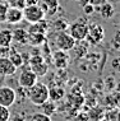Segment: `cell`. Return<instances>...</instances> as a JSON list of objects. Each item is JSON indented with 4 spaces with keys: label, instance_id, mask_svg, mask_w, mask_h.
<instances>
[{
    "label": "cell",
    "instance_id": "cell-11",
    "mask_svg": "<svg viewBox=\"0 0 120 121\" xmlns=\"http://www.w3.org/2000/svg\"><path fill=\"white\" fill-rule=\"evenodd\" d=\"M95 10L98 12L100 15H101L103 19H110V18L114 17V14H115V6L112 5L111 3L106 1L101 5L95 6Z\"/></svg>",
    "mask_w": 120,
    "mask_h": 121
},
{
    "label": "cell",
    "instance_id": "cell-1",
    "mask_svg": "<svg viewBox=\"0 0 120 121\" xmlns=\"http://www.w3.org/2000/svg\"><path fill=\"white\" fill-rule=\"evenodd\" d=\"M26 94L32 104L40 106L49 99V87L45 83L36 82L32 87L26 89Z\"/></svg>",
    "mask_w": 120,
    "mask_h": 121
},
{
    "label": "cell",
    "instance_id": "cell-28",
    "mask_svg": "<svg viewBox=\"0 0 120 121\" xmlns=\"http://www.w3.org/2000/svg\"><path fill=\"white\" fill-rule=\"evenodd\" d=\"M10 120H12V121H27L23 113H15L13 117L10 116Z\"/></svg>",
    "mask_w": 120,
    "mask_h": 121
},
{
    "label": "cell",
    "instance_id": "cell-22",
    "mask_svg": "<svg viewBox=\"0 0 120 121\" xmlns=\"http://www.w3.org/2000/svg\"><path fill=\"white\" fill-rule=\"evenodd\" d=\"M28 121H51V117L44 115L42 112H36L33 115H31Z\"/></svg>",
    "mask_w": 120,
    "mask_h": 121
},
{
    "label": "cell",
    "instance_id": "cell-23",
    "mask_svg": "<svg viewBox=\"0 0 120 121\" xmlns=\"http://www.w3.org/2000/svg\"><path fill=\"white\" fill-rule=\"evenodd\" d=\"M10 111H9V107L1 106L0 104V121H8L10 119Z\"/></svg>",
    "mask_w": 120,
    "mask_h": 121
},
{
    "label": "cell",
    "instance_id": "cell-26",
    "mask_svg": "<svg viewBox=\"0 0 120 121\" xmlns=\"http://www.w3.org/2000/svg\"><path fill=\"white\" fill-rule=\"evenodd\" d=\"M6 9H8V4H6V3H4V1H0V23L5 22Z\"/></svg>",
    "mask_w": 120,
    "mask_h": 121
},
{
    "label": "cell",
    "instance_id": "cell-4",
    "mask_svg": "<svg viewBox=\"0 0 120 121\" xmlns=\"http://www.w3.org/2000/svg\"><path fill=\"white\" fill-rule=\"evenodd\" d=\"M23 19L28 23H36L42 19H45V14L40 8V5H28L23 9Z\"/></svg>",
    "mask_w": 120,
    "mask_h": 121
},
{
    "label": "cell",
    "instance_id": "cell-21",
    "mask_svg": "<svg viewBox=\"0 0 120 121\" xmlns=\"http://www.w3.org/2000/svg\"><path fill=\"white\" fill-rule=\"evenodd\" d=\"M69 24H70V23L67 21L65 18L59 17L58 19H55V21H54L53 28H54L56 32H60V31H68V28H69Z\"/></svg>",
    "mask_w": 120,
    "mask_h": 121
},
{
    "label": "cell",
    "instance_id": "cell-33",
    "mask_svg": "<svg viewBox=\"0 0 120 121\" xmlns=\"http://www.w3.org/2000/svg\"><path fill=\"white\" fill-rule=\"evenodd\" d=\"M4 3H6V4H8V6H12V5L15 3V0H4Z\"/></svg>",
    "mask_w": 120,
    "mask_h": 121
},
{
    "label": "cell",
    "instance_id": "cell-5",
    "mask_svg": "<svg viewBox=\"0 0 120 121\" xmlns=\"http://www.w3.org/2000/svg\"><path fill=\"white\" fill-rule=\"evenodd\" d=\"M17 101V92L9 86L0 87V104L5 107H12Z\"/></svg>",
    "mask_w": 120,
    "mask_h": 121
},
{
    "label": "cell",
    "instance_id": "cell-25",
    "mask_svg": "<svg viewBox=\"0 0 120 121\" xmlns=\"http://www.w3.org/2000/svg\"><path fill=\"white\" fill-rule=\"evenodd\" d=\"M95 5H92L91 3H87L86 5H83V13L86 17H89V15H92L93 13H95Z\"/></svg>",
    "mask_w": 120,
    "mask_h": 121
},
{
    "label": "cell",
    "instance_id": "cell-14",
    "mask_svg": "<svg viewBox=\"0 0 120 121\" xmlns=\"http://www.w3.org/2000/svg\"><path fill=\"white\" fill-rule=\"evenodd\" d=\"M40 108H41L40 112H42L44 115L51 117L55 112H56V104H55V102H53V101L47 99L46 102H44L42 104H40Z\"/></svg>",
    "mask_w": 120,
    "mask_h": 121
},
{
    "label": "cell",
    "instance_id": "cell-13",
    "mask_svg": "<svg viewBox=\"0 0 120 121\" xmlns=\"http://www.w3.org/2000/svg\"><path fill=\"white\" fill-rule=\"evenodd\" d=\"M49 23L45 19H42L40 22H36V23H32V26L30 27L28 29V33H35V32H37V33H45L46 35L47 29H49Z\"/></svg>",
    "mask_w": 120,
    "mask_h": 121
},
{
    "label": "cell",
    "instance_id": "cell-16",
    "mask_svg": "<svg viewBox=\"0 0 120 121\" xmlns=\"http://www.w3.org/2000/svg\"><path fill=\"white\" fill-rule=\"evenodd\" d=\"M31 70L36 74V77H45L49 71V65L42 61V63H38V64H35V65H31Z\"/></svg>",
    "mask_w": 120,
    "mask_h": 121
},
{
    "label": "cell",
    "instance_id": "cell-3",
    "mask_svg": "<svg viewBox=\"0 0 120 121\" xmlns=\"http://www.w3.org/2000/svg\"><path fill=\"white\" fill-rule=\"evenodd\" d=\"M54 42H55V46L58 47V50L69 51V50H72V48H74L77 41L68 33V31H60V32L55 31Z\"/></svg>",
    "mask_w": 120,
    "mask_h": 121
},
{
    "label": "cell",
    "instance_id": "cell-34",
    "mask_svg": "<svg viewBox=\"0 0 120 121\" xmlns=\"http://www.w3.org/2000/svg\"><path fill=\"white\" fill-rule=\"evenodd\" d=\"M8 121H12V120H10V119H9V120H8Z\"/></svg>",
    "mask_w": 120,
    "mask_h": 121
},
{
    "label": "cell",
    "instance_id": "cell-31",
    "mask_svg": "<svg viewBox=\"0 0 120 121\" xmlns=\"http://www.w3.org/2000/svg\"><path fill=\"white\" fill-rule=\"evenodd\" d=\"M118 40H119V35L116 33L115 38H114V47H115V48H119V42H118Z\"/></svg>",
    "mask_w": 120,
    "mask_h": 121
},
{
    "label": "cell",
    "instance_id": "cell-7",
    "mask_svg": "<svg viewBox=\"0 0 120 121\" xmlns=\"http://www.w3.org/2000/svg\"><path fill=\"white\" fill-rule=\"evenodd\" d=\"M36 82H37V77H36V74L31 70V68L30 69L22 70V73L19 74L18 84H19V87L24 88V89H28V88L32 87Z\"/></svg>",
    "mask_w": 120,
    "mask_h": 121
},
{
    "label": "cell",
    "instance_id": "cell-20",
    "mask_svg": "<svg viewBox=\"0 0 120 121\" xmlns=\"http://www.w3.org/2000/svg\"><path fill=\"white\" fill-rule=\"evenodd\" d=\"M9 60L12 61L13 64H14V66L18 68L19 66H22V65H23V60H22V54H19V52H17L14 50V48H10V50H9Z\"/></svg>",
    "mask_w": 120,
    "mask_h": 121
},
{
    "label": "cell",
    "instance_id": "cell-19",
    "mask_svg": "<svg viewBox=\"0 0 120 121\" xmlns=\"http://www.w3.org/2000/svg\"><path fill=\"white\" fill-rule=\"evenodd\" d=\"M12 31L9 29H0V46H10L12 45Z\"/></svg>",
    "mask_w": 120,
    "mask_h": 121
},
{
    "label": "cell",
    "instance_id": "cell-8",
    "mask_svg": "<svg viewBox=\"0 0 120 121\" xmlns=\"http://www.w3.org/2000/svg\"><path fill=\"white\" fill-rule=\"evenodd\" d=\"M23 21V10L15 6H8L5 14V22L8 24H18Z\"/></svg>",
    "mask_w": 120,
    "mask_h": 121
},
{
    "label": "cell",
    "instance_id": "cell-32",
    "mask_svg": "<svg viewBox=\"0 0 120 121\" xmlns=\"http://www.w3.org/2000/svg\"><path fill=\"white\" fill-rule=\"evenodd\" d=\"M112 66H114L115 69H118V66H119V59H115V60L112 61Z\"/></svg>",
    "mask_w": 120,
    "mask_h": 121
},
{
    "label": "cell",
    "instance_id": "cell-10",
    "mask_svg": "<svg viewBox=\"0 0 120 121\" xmlns=\"http://www.w3.org/2000/svg\"><path fill=\"white\" fill-rule=\"evenodd\" d=\"M15 71H17V68L9 60V57H6V56L0 57V74L9 77V75L15 74Z\"/></svg>",
    "mask_w": 120,
    "mask_h": 121
},
{
    "label": "cell",
    "instance_id": "cell-17",
    "mask_svg": "<svg viewBox=\"0 0 120 121\" xmlns=\"http://www.w3.org/2000/svg\"><path fill=\"white\" fill-rule=\"evenodd\" d=\"M46 41V35L45 33H28V43H32L35 46H40L41 43Z\"/></svg>",
    "mask_w": 120,
    "mask_h": 121
},
{
    "label": "cell",
    "instance_id": "cell-2",
    "mask_svg": "<svg viewBox=\"0 0 120 121\" xmlns=\"http://www.w3.org/2000/svg\"><path fill=\"white\" fill-rule=\"evenodd\" d=\"M68 33H69L76 41H83L86 40L87 32H88V23H87V18H78L74 23L69 24L68 28Z\"/></svg>",
    "mask_w": 120,
    "mask_h": 121
},
{
    "label": "cell",
    "instance_id": "cell-12",
    "mask_svg": "<svg viewBox=\"0 0 120 121\" xmlns=\"http://www.w3.org/2000/svg\"><path fill=\"white\" fill-rule=\"evenodd\" d=\"M12 40L17 42L18 45H27L28 43V31L24 28H15L12 31Z\"/></svg>",
    "mask_w": 120,
    "mask_h": 121
},
{
    "label": "cell",
    "instance_id": "cell-6",
    "mask_svg": "<svg viewBox=\"0 0 120 121\" xmlns=\"http://www.w3.org/2000/svg\"><path fill=\"white\" fill-rule=\"evenodd\" d=\"M105 37V29L102 28V26L97 24V23H93V24H88V32H87V36H86V40L91 42L92 45L95 43H98L101 42Z\"/></svg>",
    "mask_w": 120,
    "mask_h": 121
},
{
    "label": "cell",
    "instance_id": "cell-30",
    "mask_svg": "<svg viewBox=\"0 0 120 121\" xmlns=\"http://www.w3.org/2000/svg\"><path fill=\"white\" fill-rule=\"evenodd\" d=\"M40 3V0H26V5H37Z\"/></svg>",
    "mask_w": 120,
    "mask_h": 121
},
{
    "label": "cell",
    "instance_id": "cell-27",
    "mask_svg": "<svg viewBox=\"0 0 120 121\" xmlns=\"http://www.w3.org/2000/svg\"><path fill=\"white\" fill-rule=\"evenodd\" d=\"M12 6H15V8H19V9H22V10H23L27 5H26V0H15V3Z\"/></svg>",
    "mask_w": 120,
    "mask_h": 121
},
{
    "label": "cell",
    "instance_id": "cell-9",
    "mask_svg": "<svg viewBox=\"0 0 120 121\" xmlns=\"http://www.w3.org/2000/svg\"><path fill=\"white\" fill-rule=\"evenodd\" d=\"M38 4H40V8L42 9L45 17H46V15H49V17L55 15L60 9L59 0H41Z\"/></svg>",
    "mask_w": 120,
    "mask_h": 121
},
{
    "label": "cell",
    "instance_id": "cell-24",
    "mask_svg": "<svg viewBox=\"0 0 120 121\" xmlns=\"http://www.w3.org/2000/svg\"><path fill=\"white\" fill-rule=\"evenodd\" d=\"M106 120L107 121H119V110L114 108L112 111H110L106 115Z\"/></svg>",
    "mask_w": 120,
    "mask_h": 121
},
{
    "label": "cell",
    "instance_id": "cell-29",
    "mask_svg": "<svg viewBox=\"0 0 120 121\" xmlns=\"http://www.w3.org/2000/svg\"><path fill=\"white\" fill-rule=\"evenodd\" d=\"M106 1H109V0H89V3L92 5H95V6L101 5V4H103V3H106Z\"/></svg>",
    "mask_w": 120,
    "mask_h": 121
},
{
    "label": "cell",
    "instance_id": "cell-18",
    "mask_svg": "<svg viewBox=\"0 0 120 121\" xmlns=\"http://www.w3.org/2000/svg\"><path fill=\"white\" fill-rule=\"evenodd\" d=\"M54 59H55V64L58 68H65L68 65V56L65 55V51H56L54 54Z\"/></svg>",
    "mask_w": 120,
    "mask_h": 121
},
{
    "label": "cell",
    "instance_id": "cell-15",
    "mask_svg": "<svg viewBox=\"0 0 120 121\" xmlns=\"http://www.w3.org/2000/svg\"><path fill=\"white\" fill-rule=\"evenodd\" d=\"M64 89L61 87H54V88H49V99L53 102H58L64 97Z\"/></svg>",
    "mask_w": 120,
    "mask_h": 121
}]
</instances>
